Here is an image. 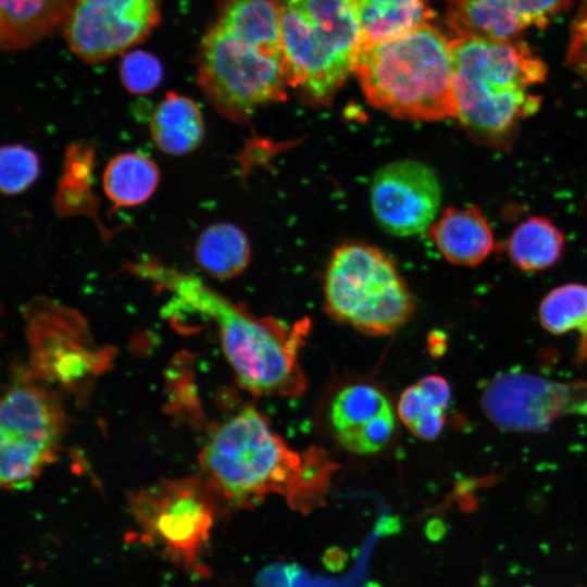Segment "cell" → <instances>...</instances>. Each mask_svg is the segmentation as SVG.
Returning <instances> with one entry per match:
<instances>
[{
    "label": "cell",
    "mask_w": 587,
    "mask_h": 587,
    "mask_svg": "<svg viewBox=\"0 0 587 587\" xmlns=\"http://www.w3.org/2000/svg\"><path fill=\"white\" fill-rule=\"evenodd\" d=\"M574 0H448L446 21L455 37L515 39L530 26L545 27Z\"/></svg>",
    "instance_id": "5bb4252c"
},
{
    "label": "cell",
    "mask_w": 587,
    "mask_h": 587,
    "mask_svg": "<svg viewBox=\"0 0 587 587\" xmlns=\"http://www.w3.org/2000/svg\"><path fill=\"white\" fill-rule=\"evenodd\" d=\"M386 396L376 387L354 384L341 389L330 404V423L340 445L370 420L391 410Z\"/></svg>",
    "instance_id": "7402d4cb"
},
{
    "label": "cell",
    "mask_w": 587,
    "mask_h": 587,
    "mask_svg": "<svg viewBox=\"0 0 587 587\" xmlns=\"http://www.w3.org/2000/svg\"><path fill=\"white\" fill-rule=\"evenodd\" d=\"M564 243L563 233L549 218L532 216L512 230L507 240V251L520 270L538 272L561 259Z\"/></svg>",
    "instance_id": "44dd1931"
},
{
    "label": "cell",
    "mask_w": 587,
    "mask_h": 587,
    "mask_svg": "<svg viewBox=\"0 0 587 587\" xmlns=\"http://www.w3.org/2000/svg\"><path fill=\"white\" fill-rule=\"evenodd\" d=\"M428 234L442 257L457 265H478L495 248L490 225L474 205L446 209Z\"/></svg>",
    "instance_id": "9a60e30c"
},
{
    "label": "cell",
    "mask_w": 587,
    "mask_h": 587,
    "mask_svg": "<svg viewBox=\"0 0 587 587\" xmlns=\"http://www.w3.org/2000/svg\"><path fill=\"white\" fill-rule=\"evenodd\" d=\"M25 316L35 378L78 388L108 365L110 357L93 345L77 311L36 297L27 304Z\"/></svg>",
    "instance_id": "30bf717a"
},
{
    "label": "cell",
    "mask_w": 587,
    "mask_h": 587,
    "mask_svg": "<svg viewBox=\"0 0 587 587\" xmlns=\"http://www.w3.org/2000/svg\"><path fill=\"white\" fill-rule=\"evenodd\" d=\"M442 526L439 523H430L426 528V535L432 540H437L442 536Z\"/></svg>",
    "instance_id": "836d02e7"
},
{
    "label": "cell",
    "mask_w": 587,
    "mask_h": 587,
    "mask_svg": "<svg viewBox=\"0 0 587 587\" xmlns=\"http://www.w3.org/2000/svg\"><path fill=\"white\" fill-rule=\"evenodd\" d=\"M541 326L561 335L574 329L587 333V285L570 283L550 290L538 310Z\"/></svg>",
    "instance_id": "603a6c76"
},
{
    "label": "cell",
    "mask_w": 587,
    "mask_h": 587,
    "mask_svg": "<svg viewBox=\"0 0 587 587\" xmlns=\"http://www.w3.org/2000/svg\"><path fill=\"white\" fill-rule=\"evenodd\" d=\"M160 18L159 0H74L62 27L71 52L98 64L143 41Z\"/></svg>",
    "instance_id": "7c38bea8"
},
{
    "label": "cell",
    "mask_w": 587,
    "mask_h": 587,
    "mask_svg": "<svg viewBox=\"0 0 587 587\" xmlns=\"http://www.w3.org/2000/svg\"><path fill=\"white\" fill-rule=\"evenodd\" d=\"M565 64L587 79V0L576 15L565 54Z\"/></svg>",
    "instance_id": "f1b7e54d"
},
{
    "label": "cell",
    "mask_w": 587,
    "mask_h": 587,
    "mask_svg": "<svg viewBox=\"0 0 587 587\" xmlns=\"http://www.w3.org/2000/svg\"><path fill=\"white\" fill-rule=\"evenodd\" d=\"M160 182L158 165L139 152L112 158L103 176V191L114 208H132L146 202Z\"/></svg>",
    "instance_id": "d6986e66"
},
{
    "label": "cell",
    "mask_w": 587,
    "mask_h": 587,
    "mask_svg": "<svg viewBox=\"0 0 587 587\" xmlns=\"http://www.w3.org/2000/svg\"><path fill=\"white\" fill-rule=\"evenodd\" d=\"M74 0H0V45L25 50L50 36L64 21Z\"/></svg>",
    "instance_id": "2e32d148"
},
{
    "label": "cell",
    "mask_w": 587,
    "mask_h": 587,
    "mask_svg": "<svg viewBox=\"0 0 587 587\" xmlns=\"http://www.w3.org/2000/svg\"><path fill=\"white\" fill-rule=\"evenodd\" d=\"M434 407L424 396L417 384L405 388L398 402V414L407 427H412ZM441 410V409H440ZM445 411V410H444Z\"/></svg>",
    "instance_id": "f546056e"
},
{
    "label": "cell",
    "mask_w": 587,
    "mask_h": 587,
    "mask_svg": "<svg viewBox=\"0 0 587 587\" xmlns=\"http://www.w3.org/2000/svg\"><path fill=\"white\" fill-rule=\"evenodd\" d=\"M486 416L505 430L539 433L567 414H587V382L559 383L534 374L505 372L484 389Z\"/></svg>",
    "instance_id": "8fae6325"
},
{
    "label": "cell",
    "mask_w": 587,
    "mask_h": 587,
    "mask_svg": "<svg viewBox=\"0 0 587 587\" xmlns=\"http://www.w3.org/2000/svg\"><path fill=\"white\" fill-rule=\"evenodd\" d=\"M132 271L215 322L225 357L242 388L258 396L296 397L304 391L298 352L309 332L308 321L288 326L273 317H257L195 275L152 260L135 262Z\"/></svg>",
    "instance_id": "3957f363"
},
{
    "label": "cell",
    "mask_w": 587,
    "mask_h": 587,
    "mask_svg": "<svg viewBox=\"0 0 587 587\" xmlns=\"http://www.w3.org/2000/svg\"><path fill=\"white\" fill-rule=\"evenodd\" d=\"M358 22L362 43L403 36L425 25L434 12L428 0H345Z\"/></svg>",
    "instance_id": "e0dca14e"
},
{
    "label": "cell",
    "mask_w": 587,
    "mask_h": 587,
    "mask_svg": "<svg viewBox=\"0 0 587 587\" xmlns=\"http://www.w3.org/2000/svg\"><path fill=\"white\" fill-rule=\"evenodd\" d=\"M200 465L210 491L229 504L245 508L276 494L301 512L322 504L334 471L322 449H291L250 407L211 432Z\"/></svg>",
    "instance_id": "6da1fadb"
},
{
    "label": "cell",
    "mask_w": 587,
    "mask_h": 587,
    "mask_svg": "<svg viewBox=\"0 0 587 587\" xmlns=\"http://www.w3.org/2000/svg\"><path fill=\"white\" fill-rule=\"evenodd\" d=\"M347 562V551L337 546L329 547L322 555L323 565L330 572H339L344 570Z\"/></svg>",
    "instance_id": "1f68e13d"
},
{
    "label": "cell",
    "mask_w": 587,
    "mask_h": 587,
    "mask_svg": "<svg viewBox=\"0 0 587 587\" xmlns=\"http://www.w3.org/2000/svg\"><path fill=\"white\" fill-rule=\"evenodd\" d=\"M92 155V148L87 145L76 143L68 149L55 200L61 212L70 203L71 199H82L84 205L93 203L88 201L90 197L88 177Z\"/></svg>",
    "instance_id": "484cf974"
},
{
    "label": "cell",
    "mask_w": 587,
    "mask_h": 587,
    "mask_svg": "<svg viewBox=\"0 0 587 587\" xmlns=\"http://www.w3.org/2000/svg\"><path fill=\"white\" fill-rule=\"evenodd\" d=\"M154 145L170 155L193 151L204 136V121L197 102L171 91L159 102L150 120Z\"/></svg>",
    "instance_id": "ac0fdd59"
},
{
    "label": "cell",
    "mask_w": 587,
    "mask_h": 587,
    "mask_svg": "<svg viewBox=\"0 0 587 587\" xmlns=\"http://www.w3.org/2000/svg\"><path fill=\"white\" fill-rule=\"evenodd\" d=\"M286 84L327 104L352 71L360 29L345 0H278Z\"/></svg>",
    "instance_id": "8992f818"
},
{
    "label": "cell",
    "mask_w": 587,
    "mask_h": 587,
    "mask_svg": "<svg viewBox=\"0 0 587 587\" xmlns=\"http://www.w3.org/2000/svg\"><path fill=\"white\" fill-rule=\"evenodd\" d=\"M211 494L200 479H165L133 494L130 513L145 542L157 547L175 565L193 571L214 522Z\"/></svg>",
    "instance_id": "ba28073f"
},
{
    "label": "cell",
    "mask_w": 587,
    "mask_h": 587,
    "mask_svg": "<svg viewBox=\"0 0 587 587\" xmlns=\"http://www.w3.org/2000/svg\"><path fill=\"white\" fill-rule=\"evenodd\" d=\"M400 530V522L395 516H383L375 526L374 534L378 537L392 535Z\"/></svg>",
    "instance_id": "d6a6232c"
},
{
    "label": "cell",
    "mask_w": 587,
    "mask_h": 587,
    "mask_svg": "<svg viewBox=\"0 0 587 587\" xmlns=\"http://www.w3.org/2000/svg\"><path fill=\"white\" fill-rule=\"evenodd\" d=\"M0 479L26 487L55 458L64 426L60 401L30 375H18L1 402Z\"/></svg>",
    "instance_id": "9c48e42d"
},
{
    "label": "cell",
    "mask_w": 587,
    "mask_h": 587,
    "mask_svg": "<svg viewBox=\"0 0 587 587\" xmlns=\"http://www.w3.org/2000/svg\"><path fill=\"white\" fill-rule=\"evenodd\" d=\"M324 299L334 319L366 335L392 333L414 312L412 296L394 261L365 243H345L334 251Z\"/></svg>",
    "instance_id": "52a82bcc"
},
{
    "label": "cell",
    "mask_w": 587,
    "mask_h": 587,
    "mask_svg": "<svg viewBox=\"0 0 587 587\" xmlns=\"http://www.w3.org/2000/svg\"><path fill=\"white\" fill-rule=\"evenodd\" d=\"M193 254L199 267L209 276L229 279L247 267L251 250L246 234L238 226L217 223L201 232Z\"/></svg>",
    "instance_id": "ffe728a7"
},
{
    "label": "cell",
    "mask_w": 587,
    "mask_h": 587,
    "mask_svg": "<svg viewBox=\"0 0 587 587\" xmlns=\"http://www.w3.org/2000/svg\"><path fill=\"white\" fill-rule=\"evenodd\" d=\"M371 547L363 550L360 564L342 580L311 576L296 563H274L260 572L257 585L258 587H359V579L364 575Z\"/></svg>",
    "instance_id": "cb8c5ba5"
},
{
    "label": "cell",
    "mask_w": 587,
    "mask_h": 587,
    "mask_svg": "<svg viewBox=\"0 0 587 587\" xmlns=\"http://www.w3.org/2000/svg\"><path fill=\"white\" fill-rule=\"evenodd\" d=\"M40 173L37 153L23 145H7L0 153V188L3 195L15 196L28 189Z\"/></svg>",
    "instance_id": "d4e9b609"
},
{
    "label": "cell",
    "mask_w": 587,
    "mask_h": 587,
    "mask_svg": "<svg viewBox=\"0 0 587 587\" xmlns=\"http://www.w3.org/2000/svg\"><path fill=\"white\" fill-rule=\"evenodd\" d=\"M417 385L434 407L447 410L451 400V388L446 378L439 375H427L422 377Z\"/></svg>",
    "instance_id": "4dcf8cb0"
},
{
    "label": "cell",
    "mask_w": 587,
    "mask_h": 587,
    "mask_svg": "<svg viewBox=\"0 0 587 587\" xmlns=\"http://www.w3.org/2000/svg\"><path fill=\"white\" fill-rule=\"evenodd\" d=\"M162 76L160 61L142 50L125 53L120 64L122 84L133 95L151 92L160 85Z\"/></svg>",
    "instance_id": "4316f807"
},
{
    "label": "cell",
    "mask_w": 587,
    "mask_h": 587,
    "mask_svg": "<svg viewBox=\"0 0 587 587\" xmlns=\"http://www.w3.org/2000/svg\"><path fill=\"white\" fill-rule=\"evenodd\" d=\"M370 200L375 218L385 230L412 236L430 227L440 204V186L426 164L398 160L375 173Z\"/></svg>",
    "instance_id": "4fadbf2b"
},
{
    "label": "cell",
    "mask_w": 587,
    "mask_h": 587,
    "mask_svg": "<svg viewBox=\"0 0 587 587\" xmlns=\"http://www.w3.org/2000/svg\"><path fill=\"white\" fill-rule=\"evenodd\" d=\"M352 71L367 101L391 116L455 118L450 41L428 23L394 39L359 42Z\"/></svg>",
    "instance_id": "5b68a950"
},
{
    "label": "cell",
    "mask_w": 587,
    "mask_h": 587,
    "mask_svg": "<svg viewBox=\"0 0 587 587\" xmlns=\"http://www.w3.org/2000/svg\"><path fill=\"white\" fill-rule=\"evenodd\" d=\"M450 50L455 118L477 143L509 150L521 122L539 109L529 89L545 80V63L519 38L455 37Z\"/></svg>",
    "instance_id": "277c9868"
},
{
    "label": "cell",
    "mask_w": 587,
    "mask_h": 587,
    "mask_svg": "<svg viewBox=\"0 0 587 587\" xmlns=\"http://www.w3.org/2000/svg\"><path fill=\"white\" fill-rule=\"evenodd\" d=\"M395 425V414L391 409L370 420L341 446L360 454L378 452L391 439Z\"/></svg>",
    "instance_id": "83f0119b"
},
{
    "label": "cell",
    "mask_w": 587,
    "mask_h": 587,
    "mask_svg": "<svg viewBox=\"0 0 587 587\" xmlns=\"http://www.w3.org/2000/svg\"><path fill=\"white\" fill-rule=\"evenodd\" d=\"M200 90L217 113L243 123L286 99L278 0H220L196 55Z\"/></svg>",
    "instance_id": "7a4b0ae2"
}]
</instances>
